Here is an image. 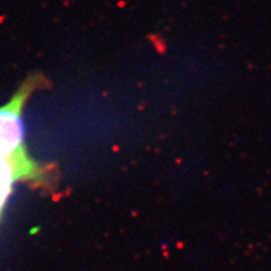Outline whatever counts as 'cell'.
<instances>
[{"mask_svg":"<svg viewBox=\"0 0 271 271\" xmlns=\"http://www.w3.org/2000/svg\"><path fill=\"white\" fill-rule=\"evenodd\" d=\"M47 80L41 74L28 77L9 103L0 107V154L7 160L11 181L28 182L36 187H47L52 182L47 167L28 156L24 142V127L20 113L31 93L44 87Z\"/></svg>","mask_w":271,"mask_h":271,"instance_id":"cell-1","label":"cell"}]
</instances>
